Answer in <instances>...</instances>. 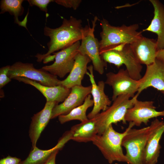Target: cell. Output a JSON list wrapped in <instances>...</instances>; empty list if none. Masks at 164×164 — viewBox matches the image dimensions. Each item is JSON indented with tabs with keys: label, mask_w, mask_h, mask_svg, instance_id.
Instances as JSON below:
<instances>
[{
	"label": "cell",
	"mask_w": 164,
	"mask_h": 164,
	"mask_svg": "<svg viewBox=\"0 0 164 164\" xmlns=\"http://www.w3.org/2000/svg\"><path fill=\"white\" fill-rule=\"evenodd\" d=\"M156 58L164 62V48L158 51L156 54Z\"/></svg>",
	"instance_id": "obj_30"
},
{
	"label": "cell",
	"mask_w": 164,
	"mask_h": 164,
	"mask_svg": "<svg viewBox=\"0 0 164 164\" xmlns=\"http://www.w3.org/2000/svg\"><path fill=\"white\" fill-rule=\"evenodd\" d=\"M91 61L88 56L79 52L76 56L72 69L67 77L61 81L60 85L69 89L82 85V80L88 72L87 65Z\"/></svg>",
	"instance_id": "obj_19"
},
{
	"label": "cell",
	"mask_w": 164,
	"mask_h": 164,
	"mask_svg": "<svg viewBox=\"0 0 164 164\" xmlns=\"http://www.w3.org/2000/svg\"><path fill=\"white\" fill-rule=\"evenodd\" d=\"M161 116H164V110L156 111L153 101L137 99L133 107L127 111L125 119L126 122H133L135 125L140 126L142 123L147 125L150 119Z\"/></svg>",
	"instance_id": "obj_11"
},
{
	"label": "cell",
	"mask_w": 164,
	"mask_h": 164,
	"mask_svg": "<svg viewBox=\"0 0 164 164\" xmlns=\"http://www.w3.org/2000/svg\"><path fill=\"white\" fill-rule=\"evenodd\" d=\"M150 129V125L138 129L132 128L124 137L121 145L125 149L128 164H144V150Z\"/></svg>",
	"instance_id": "obj_6"
},
{
	"label": "cell",
	"mask_w": 164,
	"mask_h": 164,
	"mask_svg": "<svg viewBox=\"0 0 164 164\" xmlns=\"http://www.w3.org/2000/svg\"><path fill=\"white\" fill-rule=\"evenodd\" d=\"M22 0H2L0 3L1 14L6 12H9L14 16L15 22L19 26L24 27L27 29L26 23L27 21V14L24 19L21 21L18 17L21 15L24 12V8L22 4Z\"/></svg>",
	"instance_id": "obj_24"
},
{
	"label": "cell",
	"mask_w": 164,
	"mask_h": 164,
	"mask_svg": "<svg viewBox=\"0 0 164 164\" xmlns=\"http://www.w3.org/2000/svg\"><path fill=\"white\" fill-rule=\"evenodd\" d=\"M21 160L16 157L9 155L0 160V164H19Z\"/></svg>",
	"instance_id": "obj_28"
},
{
	"label": "cell",
	"mask_w": 164,
	"mask_h": 164,
	"mask_svg": "<svg viewBox=\"0 0 164 164\" xmlns=\"http://www.w3.org/2000/svg\"><path fill=\"white\" fill-rule=\"evenodd\" d=\"M91 85L84 86H76L71 88L70 92L65 100L61 104L53 108L51 119L60 115L66 114L75 108L81 105L87 96L91 93Z\"/></svg>",
	"instance_id": "obj_13"
},
{
	"label": "cell",
	"mask_w": 164,
	"mask_h": 164,
	"mask_svg": "<svg viewBox=\"0 0 164 164\" xmlns=\"http://www.w3.org/2000/svg\"><path fill=\"white\" fill-rule=\"evenodd\" d=\"M138 62L148 66L154 63L158 51L157 41L142 36L131 44Z\"/></svg>",
	"instance_id": "obj_17"
},
{
	"label": "cell",
	"mask_w": 164,
	"mask_h": 164,
	"mask_svg": "<svg viewBox=\"0 0 164 164\" xmlns=\"http://www.w3.org/2000/svg\"><path fill=\"white\" fill-rule=\"evenodd\" d=\"M10 67V66L7 65L2 67L0 69V89L11 81V79L8 76Z\"/></svg>",
	"instance_id": "obj_25"
},
{
	"label": "cell",
	"mask_w": 164,
	"mask_h": 164,
	"mask_svg": "<svg viewBox=\"0 0 164 164\" xmlns=\"http://www.w3.org/2000/svg\"><path fill=\"white\" fill-rule=\"evenodd\" d=\"M102 31L100 33L99 41L100 55L103 52L115 46L123 44H131L143 36L141 32L137 31L139 25L134 24L127 26L123 25L115 26L110 25L103 18L100 20Z\"/></svg>",
	"instance_id": "obj_2"
},
{
	"label": "cell",
	"mask_w": 164,
	"mask_h": 164,
	"mask_svg": "<svg viewBox=\"0 0 164 164\" xmlns=\"http://www.w3.org/2000/svg\"><path fill=\"white\" fill-rule=\"evenodd\" d=\"M137 94L139 95L144 90L153 87L164 94V62L156 58L152 64L146 66L144 76L139 80Z\"/></svg>",
	"instance_id": "obj_14"
},
{
	"label": "cell",
	"mask_w": 164,
	"mask_h": 164,
	"mask_svg": "<svg viewBox=\"0 0 164 164\" xmlns=\"http://www.w3.org/2000/svg\"><path fill=\"white\" fill-rule=\"evenodd\" d=\"M59 150L57 149L54 151L44 164H56V157Z\"/></svg>",
	"instance_id": "obj_29"
},
{
	"label": "cell",
	"mask_w": 164,
	"mask_h": 164,
	"mask_svg": "<svg viewBox=\"0 0 164 164\" xmlns=\"http://www.w3.org/2000/svg\"><path fill=\"white\" fill-rule=\"evenodd\" d=\"M27 1L31 6H36L41 10L46 13L48 11L47 7L48 4L51 2L54 1V0H28Z\"/></svg>",
	"instance_id": "obj_26"
},
{
	"label": "cell",
	"mask_w": 164,
	"mask_h": 164,
	"mask_svg": "<svg viewBox=\"0 0 164 164\" xmlns=\"http://www.w3.org/2000/svg\"><path fill=\"white\" fill-rule=\"evenodd\" d=\"M82 21L70 16L69 19H63L60 26L51 28L45 26L44 34L48 36L50 41L47 44L48 50L45 54L38 53L35 56L38 62H41L55 51L62 50L82 39L88 33L90 26L83 27Z\"/></svg>",
	"instance_id": "obj_1"
},
{
	"label": "cell",
	"mask_w": 164,
	"mask_h": 164,
	"mask_svg": "<svg viewBox=\"0 0 164 164\" xmlns=\"http://www.w3.org/2000/svg\"><path fill=\"white\" fill-rule=\"evenodd\" d=\"M71 140L80 142H92L98 133L94 118L73 126L69 131Z\"/></svg>",
	"instance_id": "obj_22"
},
{
	"label": "cell",
	"mask_w": 164,
	"mask_h": 164,
	"mask_svg": "<svg viewBox=\"0 0 164 164\" xmlns=\"http://www.w3.org/2000/svg\"><path fill=\"white\" fill-rule=\"evenodd\" d=\"M97 19L96 16L92 20V27H90L87 34L81 40L78 50L81 54L88 56L92 62L94 69L100 74H102L107 64L100 55L99 42L95 37L94 34Z\"/></svg>",
	"instance_id": "obj_10"
},
{
	"label": "cell",
	"mask_w": 164,
	"mask_h": 164,
	"mask_svg": "<svg viewBox=\"0 0 164 164\" xmlns=\"http://www.w3.org/2000/svg\"><path fill=\"white\" fill-rule=\"evenodd\" d=\"M90 94L85 98L84 103L81 105L75 108L69 113L60 115L58 117L59 121L61 124L73 120H78L81 122L88 120L86 112L88 109L94 105V101L91 99Z\"/></svg>",
	"instance_id": "obj_23"
},
{
	"label": "cell",
	"mask_w": 164,
	"mask_h": 164,
	"mask_svg": "<svg viewBox=\"0 0 164 164\" xmlns=\"http://www.w3.org/2000/svg\"><path fill=\"white\" fill-rule=\"evenodd\" d=\"M8 76L11 79L18 77H26L48 87L60 85L61 81L58 79L57 76L42 68H35L32 63L19 61L10 66Z\"/></svg>",
	"instance_id": "obj_7"
},
{
	"label": "cell",
	"mask_w": 164,
	"mask_h": 164,
	"mask_svg": "<svg viewBox=\"0 0 164 164\" xmlns=\"http://www.w3.org/2000/svg\"><path fill=\"white\" fill-rule=\"evenodd\" d=\"M57 4L66 8H72L76 10L82 2L81 0H54Z\"/></svg>",
	"instance_id": "obj_27"
},
{
	"label": "cell",
	"mask_w": 164,
	"mask_h": 164,
	"mask_svg": "<svg viewBox=\"0 0 164 164\" xmlns=\"http://www.w3.org/2000/svg\"><path fill=\"white\" fill-rule=\"evenodd\" d=\"M57 104L56 102L46 101L43 109L32 117L29 133L33 148L36 147L42 132L51 119L53 109Z\"/></svg>",
	"instance_id": "obj_16"
},
{
	"label": "cell",
	"mask_w": 164,
	"mask_h": 164,
	"mask_svg": "<svg viewBox=\"0 0 164 164\" xmlns=\"http://www.w3.org/2000/svg\"><path fill=\"white\" fill-rule=\"evenodd\" d=\"M13 79L34 87L44 96L46 101L56 102L58 103L63 102L71 91V89L67 88L61 85L54 87L45 86L35 81L25 77H18Z\"/></svg>",
	"instance_id": "obj_18"
},
{
	"label": "cell",
	"mask_w": 164,
	"mask_h": 164,
	"mask_svg": "<svg viewBox=\"0 0 164 164\" xmlns=\"http://www.w3.org/2000/svg\"><path fill=\"white\" fill-rule=\"evenodd\" d=\"M135 126L133 122H129L128 127L122 133L116 131L111 125L101 135L97 134L92 142L101 152L110 164L117 161L128 162L123 152L122 139L129 129Z\"/></svg>",
	"instance_id": "obj_3"
},
{
	"label": "cell",
	"mask_w": 164,
	"mask_h": 164,
	"mask_svg": "<svg viewBox=\"0 0 164 164\" xmlns=\"http://www.w3.org/2000/svg\"><path fill=\"white\" fill-rule=\"evenodd\" d=\"M70 140V134L69 131H67L60 138L54 147L45 150L39 149L36 147L33 148L27 158L23 161H21L19 164H44L54 151L60 150Z\"/></svg>",
	"instance_id": "obj_21"
},
{
	"label": "cell",
	"mask_w": 164,
	"mask_h": 164,
	"mask_svg": "<svg viewBox=\"0 0 164 164\" xmlns=\"http://www.w3.org/2000/svg\"><path fill=\"white\" fill-rule=\"evenodd\" d=\"M89 72L86 74L89 77L91 84V93L94 104L91 111L87 115L88 119L94 118L100 111H104L111 106V101L104 92L105 82L103 80L99 81L96 84L93 73V67L91 65L87 67Z\"/></svg>",
	"instance_id": "obj_15"
},
{
	"label": "cell",
	"mask_w": 164,
	"mask_h": 164,
	"mask_svg": "<svg viewBox=\"0 0 164 164\" xmlns=\"http://www.w3.org/2000/svg\"><path fill=\"white\" fill-rule=\"evenodd\" d=\"M80 44V41H79L68 47L53 53L55 55L54 63L43 66L42 68L53 75L63 78L70 73L72 69Z\"/></svg>",
	"instance_id": "obj_8"
},
{
	"label": "cell",
	"mask_w": 164,
	"mask_h": 164,
	"mask_svg": "<svg viewBox=\"0 0 164 164\" xmlns=\"http://www.w3.org/2000/svg\"><path fill=\"white\" fill-rule=\"evenodd\" d=\"M106 77L105 84L112 88V101L122 94H129L132 98L138 91L139 80L132 78L126 69H121L116 73L109 72L106 74Z\"/></svg>",
	"instance_id": "obj_9"
},
{
	"label": "cell",
	"mask_w": 164,
	"mask_h": 164,
	"mask_svg": "<svg viewBox=\"0 0 164 164\" xmlns=\"http://www.w3.org/2000/svg\"><path fill=\"white\" fill-rule=\"evenodd\" d=\"M150 125V131L144 150V164H156L161 148L159 142L164 132V121L155 118Z\"/></svg>",
	"instance_id": "obj_12"
},
{
	"label": "cell",
	"mask_w": 164,
	"mask_h": 164,
	"mask_svg": "<svg viewBox=\"0 0 164 164\" xmlns=\"http://www.w3.org/2000/svg\"><path fill=\"white\" fill-rule=\"evenodd\" d=\"M106 62L112 63L118 68L125 65L131 77L139 80L142 78V67L137 59L131 44H121L113 47L100 54Z\"/></svg>",
	"instance_id": "obj_5"
},
{
	"label": "cell",
	"mask_w": 164,
	"mask_h": 164,
	"mask_svg": "<svg viewBox=\"0 0 164 164\" xmlns=\"http://www.w3.org/2000/svg\"><path fill=\"white\" fill-rule=\"evenodd\" d=\"M154 9V16L151 22L144 31L151 32L157 36L158 51L164 48V5L158 0H150Z\"/></svg>",
	"instance_id": "obj_20"
},
{
	"label": "cell",
	"mask_w": 164,
	"mask_h": 164,
	"mask_svg": "<svg viewBox=\"0 0 164 164\" xmlns=\"http://www.w3.org/2000/svg\"><path fill=\"white\" fill-rule=\"evenodd\" d=\"M138 96L136 94L132 98L129 94L119 95L106 110L100 112L94 118L97 126V134H101L113 124L122 121L123 124H126L125 117L127 111L133 107Z\"/></svg>",
	"instance_id": "obj_4"
},
{
	"label": "cell",
	"mask_w": 164,
	"mask_h": 164,
	"mask_svg": "<svg viewBox=\"0 0 164 164\" xmlns=\"http://www.w3.org/2000/svg\"><path fill=\"white\" fill-rule=\"evenodd\" d=\"M114 164H118V163H115Z\"/></svg>",
	"instance_id": "obj_31"
}]
</instances>
